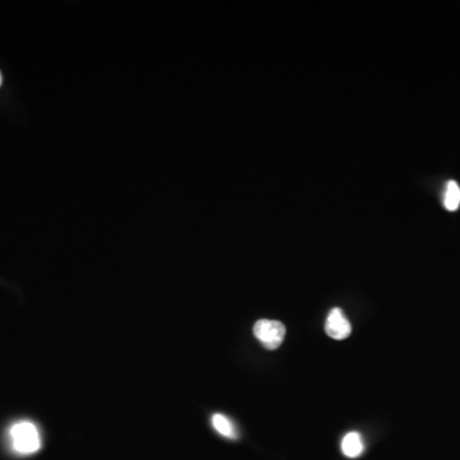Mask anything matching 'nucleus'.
Segmentation results:
<instances>
[{
  "mask_svg": "<svg viewBox=\"0 0 460 460\" xmlns=\"http://www.w3.org/2000/svg\"><path fill=\"white\" fill-rule=\"evenodd\" d=\"M325 330L329 337L335 340H343L349 337L352 326L349 320L345 318L343 310L332 308L325 325Z\"/></svg>",
  "mask_w": 460,
  "mask_h": 460,
  "instance_id": "obj_3",
  "label": "nucleus"
},
{
  "mask_svg": "<svg viewBox=\"0 0 460 460\" xmlns=\"http://www.w3.org/2000/svg\"><path fill=\"white\" fill-rule=\"evenodd\" d=\"M362 437L358 432H349L344 436L342 441V451L348 458H357L363 453Z\"/></svg>",
  "mask_w": 460,
  "mask_h": 460,
  "instance_id": "obj_4",
  "label": "nucleus"
},
{
  "mask_svg": "<svg viewBox=\"0 0 460 460\" xmlns=\"http://www.w3.org/2000/svg\"><path fill=\"white\" fill-rule=\"evenodd\" d=\"M286 326L275 320H259L253 326V334L266 349H278L284 337Z\"/></svg>",
  "mask_w": 460,
  "mask_h": 460,
  "instance_id": "obj_2",
  "label": "nucleus"
},
{
  "mask_svg": "<svg viewBox=\"0 0 460 460\" xmlns=\"http://www.w3.org/2000/svg\"><path fill=\"white\" fill-rule=\"evenodd\" d=\"M444 206L447 211H456L460 206V187L455 181H449L444 192Z\"/></svg>",
  "mask_w": 460,
  "mask_h": 460,
  "instance_id": "obj_5",
  "label": "nucleus"
},
{
  "mask_svg": "<svg viewBox=\"0 0 460 460\" xmlns=\"http://www.w3.org/2000/svg\"><path fill=\"white\" fill-rule=\"evenodd\" d=\"M11 439L14 450L23 455L36 453L41 447L39 431L31 422L16 423L11 430Z\"/></svg>",
  "mask_w": 460,
  "mask_h": 460,
  "instance_id": "obj_1",
  "label": "nucleus"
},
{
  "mask_svg": "<svg viewBox=\"0 0 460 460\" xmlns=\"http://www.w3.org/2000/svg\"><path fill=\"white\" fill-rule=\"evenodd\" d=\"M213 427L224 437H229V439H234L237 437V432H235V428H234L233 423L232 421L223 415H213Z\"/></svg>",
  "mask_w": 460,
  "mask_h": 460,
  "instance_id": "obj_6",
  "label": "nucleus"
},
{
  "mask_svg": "<svg viewBox=\"0 0 460 460\" xmlns=\"http://www.w3.org/2000/svg\"><path fill=\"white\" fill-rule=\"evenodd\" d=\"M3 84V76H1V72H0V86Z\"/></svg>",
  "mask_w": 460,
  "mask_h": 460,
  "instance_id": "obj_7",
  "label": "nucleus"
}]
</instances>
